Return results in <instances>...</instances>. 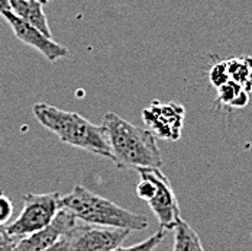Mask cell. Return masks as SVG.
Wrapping results in <instances>:
<instances>
[{
  "label": "cell",
  "instance_id": "6da1fadb",
  "mask_svg": "<svg viewBox=\"0 0 252 251\" xmlns=\"http://www.w3.org/2000/svg\"><path fill=\"white\" fill-rule=\"evenodd\" d=\"M101 126L104 128L112 161L116 167L130 170L162 167V157L151 131L135 126L115 112L104 115Z\"/></svg>",
  "mask_w": 252,
  "mask_h": 251
},
{
  "label": "cell",
  "instance_id": "7a4b0ae2",
  "mask_svg": "<svg viewBox=\"0 0 252 251\" xmlns=\"http://www.w3.org/2000/svg\"><path fill=\"white\" fill-rule=\"evenodd\" d=\"M35 119L64 144L112 160L109 141L101 125H94L76 112H68L47 103H35L32 108Z\"/></svg>",
  "mask_w": 252,
  "mask_h": 251
},
{
  "label": "cell",
  "instance_id": "3957f363",
  "mask_svg": "<svg viewBox=\"0 0 252 251\" xmlns=\"http://www.w3.org/2000/svg\"><path fill=\"white\" fill-rule=\"evenodd\" d=\"M60 209H65L84 224L103 228H121L142 231L150 225L147 216L121 208L115 202L101 198L83 186H76L71 193L61 198Z\"/></svg>",
  "mask_w": 252,
  "mask_h": 251
},
{
  "label": "cell",
  "instance_id": "277c9868",
  "mask_svg": "<svg viewBox=\"0 0 252 251\" xmlns=\"http://www.w3.org/2000/svg\"><path fill=\"white\" fill-rule=\"evenodd\" d=\"M141 181L136 184V195L145 201L158 219L159 228L174 229L181 219L178 201L171 181L161 169L147 167L136 170Z\"/></svg>",
  "mask_w": 252,
  "mask_h": 251
},
{
  "label": "cell",
  "instance_id": "5b68a950",
  "mask_svg": "<svg viewBox=\"0 0 252 251\" xmlns=\"http://www.w3.org/2000/svg\"><path fill=\"white\" fill-rule=\"evenodd\" d=\"M60 201L61 198L57 192L26 193L19 216L7 226L9 232L18 238H24L47 228L60 212Z\"/></svg>",
  "mask_w": 252,
  "mask_h": 251
},
{
  "label": "cell",
  "instance_id": "8992f818",
  "mask_svg": "<svg viewBox=\"0 0 252 251\" xmlns=\"http://www.w3.org/2000/svg\"><path fill=\"white\" fill-rule=\"evenodd\" d=\"M129 234L130 231L121 228L76 224L63 237V251H113L122 246Z\"/></svg>",
  "mask_w": 252,
  "mask_h": 251
},
{
  "label": "cell",
  "instance_id": "52a82bcc",
  "mask_svg": "<svg viewBox=\"0 0 252 251\" xmlns=\"http://www.w3.org/2000/svg\"><path fill=\"white\" fill-rule=\"evenodd\" d=\"M186 118V108L181 103H162L152 101L150 106L142 110V121L148 131L158 138L177 141L181 137Z\"/></svg>",
  "mask_w": 252,
  "mask_h": 251
},
{
  "label": "cell",
  "instance_id": "ba28073f",
  "mask_svg": "<svg viewBox=\"0 0 252 251\" xmlns=\"http://www.w3.org/2000/svg\"><path fill=\"white\" fill-rule=\"evenodd\" d=\"M3 18L6 19V22L9 24L10 29L13 31V34L16 35V38L19 41H22L24 44L35 48L36 51H39L50 63H55V61L70 55L68 48L55 42L48 35L41 32L38 28L22 21L15 13L7 12L3 15Z\"/></svg>",
  "mask_w": 252,
  "mask_h": 251
},
{
  "label": "cell",
  "instance_id": "9c48e42d",
  "mask_svg": "<svg viewBox=\"0 0 252 251\" xmlns=\"http://www.w3.org/2000/svg\"><path fill=\"white\" fill-rule=\"evenodd\" d=\"M77 224L76 216L65 209H60L50 225L35 234L21 238L15 251H45L55 246Z\"/></svg>",
  "mask_w": 252,
  "mask_h": 251
},
{
  "label": "cell",
  "instance_id": "30bf717a",
  "mask_svg": "<svg viewBox=\"0 0 252 251\" xmlns=\"http://www.w3.org/2000/svg\"><path fill=\"white\" fill-rule=\"evenodd\" d=\"M12 3V13L18 18L25 21L32 26L38 28L41 32L52 38L47 15L44 12V1L41 0H10Z\"/></svg>",
  "mask_w": 252,
  "mask_h": 251
},
{
  "label": "cell",
  "instance_id": "8fae6325",
  "mask_svg": "<svg viewBox=\"0 0 252 251\" xmlns=\"http://www.w3.org/2000/svg\"><path fill=\"white\" fill-rule=\"evenodd\" d=\"M173 251H204L200 237L183 218L174 228Z\"/></svg>",
  "mask_w": 252,
  "mask_h": 251
},
{
  "label": "cell",
  "instance_id": "7c38bea8",
  "mask_svg": "<svg viewBox=\"0 0 252 251\" xmlns=\"http://www.w3.org/2000/svg\"><path fill=\"white\" fill-rule=\"evenodd\" d=\"M216 101L220 105H225L229 108H245L248 105V92L245 90V87L239 83H235L232 80H229L223 86H220L218 89V98Z\"/></svg>",
  "mask_w": 252,
  "mask_h": 251
},
{
  "label": "cell",
  "instance_id": "4fadbf2b",
  "mask_svg": "<svg viewBox=\"0 0 252 251\" xmlns=\"http://www.w3.org/2000/svg\"><path fill=\"white\" fill-rule=\"evenodd\" d=\"M226 66L229 78L244 86L252 72V57L247 55L239 58H230L226 60Z\"/></svg>",
  "mask_w": 252,
  "mask_h": 251
},
{
  "label": "cell",
  "instance_id": "5bb4252c",
  "mask_svg": "<svg viewBox=\"0 0 252 251\" xmlns=\"http://www.w3.org/2000/svg\"><path fill=\"white\" fill-rule=\"evenodd\" d=\"M164 237H165V231L159 229L155 234H152L150 238L144 240L139 244H135V246H130V247H122L121 246V247H118L116 250L113 251H154L159 246V243L164 240Z\"/></svg>",
  "mask_w": 252,
  "mask_h": 251
},
{
  "label": "cell",
  "instance_id": "9a60e30c",
  "mask_svg": "<svg viewBox=\"0 0 252 251\" xmlns=\"http://www.w3.org/2000/svg\"><path fill=\"white\" fill-rule=\"evenodd\" d=\"M209 80H210V83H212L216 89H219L220 86H223L225 83H227V81L230 80V78H229V73H227L226 61L216 63V64L210 69V72H209Z\"/></svg>",
  "mask_w": 252,
  "mask_h": 251
},
{
  "label": "cell",
  "instance_id": "2e32d148",
  "mask_svg": "<svg viewBox=\"0 0 252 251\" xmlns=\"http://www.w3.org/2000/svg\"><path fill=\"white\" fill-rule=\"evenodd\" d=\"M21 238L12 235L7 226L0 225V251H15Z\"/></svg>",
  "mask_w": 252,
  "mask_h": 251
},
{
  "label": "cell",
  "instance_id": "e0dca14e",
  "mask_svg": "<svg viewBox=\"0 0 252 251\" xmlns=\"http://www.w3.org/2000/svg\"><path fill=\"white\" fill-rule=\"evenodd\" d=\"M12 215H13V203L6 195L0 193V225L7 224Z\"/></svg>",
  "mask_w": 252,
  "mask_h": 251
},
{
  "label": "cell",
  "instance_id": "ac0fdd59",
  "mask_svg": "<svg viewBox=\"0 0 252 251\" xmlns=\"http://www.w3.org/2000/svg\"><path fill=\"white\" fill-rule=\"evenodd\" d=\"M7 12H12V3H10V0H0V15L3 16Z\"/></svg>",
  "mask_w": 252,
  "mask_h": 251
},
{
  "label": "cell",
  "instance_id": "d6986e66",
  "mask_svg": "<svg viewBox=\"0 0 252 251\" xmlns=\"http://www.w3.org/2000/svg\"><path fill=\"white\" fill-rule=\"evenodd\" d=\"M63 249H64V238H61V241H58L55 246H52L51 249L45 251H63Z\"/></svg>",
  "mask_w": 252,
  "mask_h": 251
},
{
  "label": "cell",
  "instance_id": "ffe728a7",
  "mask_svg": "<svg viewBox=\"0 0 252 251\" xmlns=\"http://www.w3.org/2000/svg\"><path fill=\"white\" fill-rule=\"evenodd\" d=\"M244 87H245V90L250 93V92H252V72L251 74H250V77H248V80H247V83L244 84Z\"/></svg>",
  "mask_w": 252,
  "mask_h": 251
},
{
  "label": "cell",
  "instance_id": "44dd1931",
  "mask_svg": "<svg viewBox=\"0 0 252 251\" xmlns=\"http://www.w3.org/2000/svg\"><path fill=\"white\" fill-rule=\"evenodd\" d=\"M41 1H44V3H48L50 0H41Z\"/></svg>",
  "mask_w": 252,
  "mask_h": 251
}]
</instances>
